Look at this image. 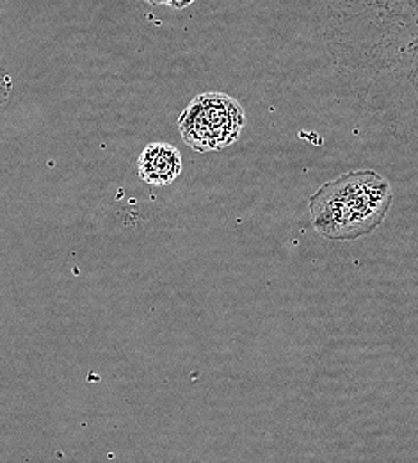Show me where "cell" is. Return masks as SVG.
Segmentation results:
<instances>
[{"label": "cell", "mask_w": 418, "mask_h": 463, "mask_svg": "<svg viewBox=\"0 0 418 463\" xmlns=\"http://www.w3.org/2000/svg\"><path fill=\"white\" fill-rule=\"evenodd\" d=\"M392 198V185L383 175L372 170L349 172L311 194L310 220L326 239L355 241L381 227Z\"/></svg>", "instance_id": "1"}, {"label": "cell", "mask_w": 418, "mask_h": 463, "mask_svg": "<svg viewBox=\"0 0 418 463\" xmlns=\"http://www.w3.org/2000/svg\"><path fill=\"white\" fill-rule=\"evenodd\" d=\"M246 125L239 102L225 93H203L179 118L181 139L196 152H219L234 145Z\"/></svg>", "instance_id": "2"}, {"label": "cell", "mask_w": 418, "mask_h": 463, "mask_svg": "<svg viewBox=\"0 0 418 463\" xmlns=\"http://www.w3.org/2000/svg\"><path fill=\"white\" fill-rule=\"evenodd\" d=\"M183 170L179 148L170 143H150L137 159V172L143 182L164 187L173 184Z\"/></svg>", "instance_id": "3"}, {"label": "cell", "mask_w": 418, "mask_h": 463, "mask_svg": "<svg viewBox=\"0 0 418 463\" xmlns=\"http://www.w3.org/2000/svg\"><path fill=\"white\" fill-rule=\"evenodd\" d=\"M143 2L152 4V5H168L173 9H183V7L190 5L194 0H143Z\"/></svg>", "instance_id": "4"}]
</instances>
